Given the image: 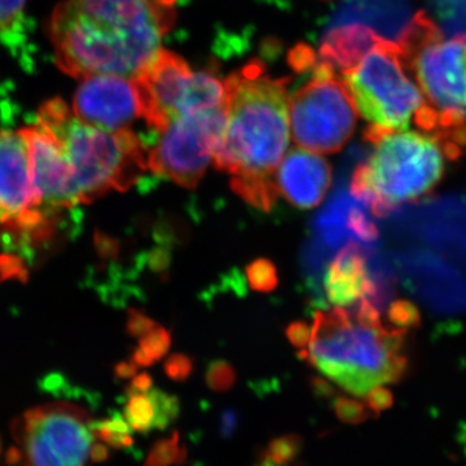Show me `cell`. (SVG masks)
Instances as JSON below:
<instances>
[{
	"mask_svg": "<svg viewBox=\"0 0 466 466\" xmlns=\"http://www.w3.org/2000/svg\"><path fill=\"white\" fill-rule=\"evenodd\" d=\"M175 18V0H63L48 34L66 75L133 78L161 51Z\"/></svg>",
	"mask_w": 466,
	"mask_h": 466,
	"instance_id": "6da1fadb",
	"label": "cell"
},
{
	"mask_svg": "<svg viewBox=\"0 0 466 466\" xmlns=\"http://www.w3.org/2000/svg\"><path fill=\"white\" fill-rule=\"evenodd\" d=\"M288 78L250 63L226 79V124L213 164L231 175V188L259 210L279 198L275 173L289 147Z\"/></svg>",
	"mask_w": 466,
	"mask_h": 466,
	"instance_id": "7a4b0ae2",
	"label": "cell"
},
{
	"mask_svg": "<svg viewBox=\"0 0 466 466\" xmlns=\"http://www.w3.org/2000/svg\"><path fill=\"white\" fill-rule=\"evenodd\" d=\"M406 329L385 324L376 303L318 311L312 323L308 359L319 372L349 394L370 392L400 381L406 373Z\"/></svg>",
	"mask_w": 466,
	"mask_h": 466,
	"instance_id": "3957f363",
	"label": "cell"
},
{
	"mask_svg": "<svg viewBox=\"0 0 466 466\" xmlns=\"http://www.w3.org/2000/svg\"><path fill=\"white\" fill-rule=\"evenodd\" d=\"M398 45L424 97L413 124L434 137L449 159L466 156V34L444 38L435 21L419 12Z\"/></svg>",
	"mask_w": 466,
	"mask_h": 466,
	"instance_id": "277c9868",
	"label": "cell"
},
{
	"mask_svg": "<svg viewBox=\"0 0 466 466\" xmlns=\"http://www.w3.org/2000/svg\"><path fill=\"white\" fill-rule=\"evenodd\" d=\"M38 124L60 142L76 205L91 204L110 191H127L148 167L144 146L133 131L86 124L63 100L43 104Z\"/></svg>",
	"mask_w": 466,
	"mask_h": 466,
	"instance_id": "5b68a950",
	"label": "cell"
},
{
	"mask_svg": "<svg viewBox=\"0 0 466 466\" xmlns=\"http://www.w3.org/2000/svg\"><path fill=\"white\" fill-rule=\"evenodd\" d=\"M373 146L352 174L351 193L377 217L426 198L443 179L449 157L431 134L397 131Z\"/></svg>",
	"mask_w": 466,
	"mask_h": 466,
	"instance_id": "8992f818",
	"label": "cell"
},
{
	"mask_svg": "<svg viewBox=\"0 0 466 466\" xmlns=\"http://www.w3.org/2000/svg\"><path fill=\"white\" fill-rule=\"evenodd\" d=\"M341 78L359 115L366 119L364 140L370 144L385 135L407 130L424 106L400 45L383 36Z\"/></svg>",
	"mask_w": 466,
	"mask_h": 466,
	"instance_id": "52a82bcc",
	"label": "cell"
},
{
	"mask_svg": "<svg viewBox=\"0 0 466 466\" xmlns=\"http://www.w3.org/2000/svg\"><path fill=\"white\" fill-rule=\"evenodd\" d=\"M9 460L29 465H84L97 443L95 421L84 407L66 401L30 408L11 426Z\"/></svg>",
	"mask_w": 466,
	"mask_h": 466,
	"instance_id": "ba28073f",
	"label": "cell"
},
{
	"mask_svg": "<svg viewBox=\"0 0 466 466\" xmlns=\"http://www.w3.org/2000/svg\"><path fill=\"white\" fill-rule=\"evenodd\" d=\"M147 126L161 134L174 119L226 106V86L216 76L193 72L184 58L161 50L133 76Z\"/></svg>",
	"mask_w": 466,
	"mask_h": 466,
	"instance_id": "9c48e42d",
	"label": "cell"
},
{
	"mask_svg": "<svg viewBox=\"0 0 466 466\" xmlns=\"http://www.w3.org/2000/svg\"><path fill=\"white\" fill-rule=\"evenodd\" d=\"M358 115L341 76L317 61L312 78L290 96V134L300 148L333 155L351 139Z\"/></svg>",
	"mask_w": 466,
	"mask_h": 466,
	"instance_id": "30bf717a",
	"label": "cell"
},
{
	"mask_svg": "<svg viewBox=\"0 0 466 466\" xmlns=\"http://www.w3.org/2000/svg\"><path fill=\"white\" fill-rule=\"evenodd\" d=\"M225 124L226 106L174 119L149 150L148 167L177 186L196 188L213 162Z\"/></svg>",
	"mask_w": 466,
	"mask_h": 466,
	"instance_id": "8fae6325",
	"label": "cell"
},
{
	"mask_svg": "<svg viewBox=\"0 0 466 466\" xmlns=\"http://www.w3.org/2000/svg\"><path fill=\"white\" fill-rule=\"evenodd\" d=\"M54 217L43 208L34 187L25 134L0 131V228L33 244L51 235Z\"/></svg>",
	"mask_w": 466,
	"mask_h": 466,
	"instance_id": "7c38bea8",
	"label": "cell"
},
{
	"mask_svg": "<svg viewBox=\"0 0 466 466\" xmlns=\"http://www.w3.org/2000/svg\"><path fill=\"white\" fill-rule=\"evenodd\" d=\"M72 109L86 124L108 131L130 130L142 116L134 79L116 75L86 76L76 88Z\"/></svg>",
	"mask_w": 466,
	"mask_h": 466,
	"instance_id": "4fadbf2b",
	"label": "cell"
},
{
	"mask_svg": "<svg viewBox=\"0 0 466 466\" xmlns=\"http://www.w3.org/2000/svg\"><path fill=\"white\" fill-rule=\"evenodd\" d=\"M29 143L33 182L48 213L76 207L72 177L57 137L38 124L23 128Z\"/></svg>",
	"mask_w": 466,
	"mask_h": 466,
	"instance_id": "5bb4252c",
	"label": "cell"
},
{
	"mask_svg": "<svg viewBox=\"0 0 466 466\" xmlns=\"http://www.w3.org/2000/svg\"><path fill=\"white\" fill-rule=\"evenodd\" d=\"M279 195L299 208H317L332 184V167L319 153L293 148L275 173Z\"/></svg>",
	"mask_w": 466,
	"mask_h": 466,
	"instance_id": "9a60e30c",
	"label": "cell"
},
{
	"mask_svg": "<svg viewBox=\"0 0 466 466\" xmlns=\"http://www.w3.org/2000/svg\"><path fill=\"white\" fill-rule=\"evenodd\" d=\"M328 300L337 308H354L364 300L376 303L377 288L370 278L366 253L355 242H349L337 253L324 275Z\"/></svg>",
	"mask_w": 466,
	"mask_h": 466,
	"instance_id": "2e32d148",
	"label": "cell"
},
{
	"mask_svg": "<svg viewBox=\"0 0 466 466\" xmlns=\"http://www.w3.org/2000/svg\"><path fill=\"white\" fill-rule=\"evenodd\" d=\"M380 36L375 30L361 24L336 27L321 42L320 60L341 76L366 56Z\"/></svg>",
	"mask_w": 466,
	"mask_h": 466,
	"instance_id": "e0dca14e",
	"label": "cell"
},
{
	"mask_svg": "<svg viewBox=\"0 0 466 466\" xmlns=\"http://www.w3.org/2000/svg\"><path fill=\"white\" fill-rule=\"evenodd\" d=\"M124 416L134 431L149 434L155 431H165L177 421L180 404L177 397L150 388L140 394L127 395Z\"/></svg>",
	"mask_w": 466,
	"mask_h": 466,
	"instance_id": "ac0fdd59",
	"label": "cell"
},
{
	"mask_svg": "<svg viewBox=\"0 0 466 466\" xmlns=\"http://www.w3.org/2000/svg\"><path fill=\"white\" fill-rule=\"evenodd\" d=\"M171 346V334L162 327H156L140 339L131 360L137 367H150L167 354Z\"/></svg>",
	"mask_w": 466,
	"mask_h": 466,
	"instance_id": "d6986e66",
	"label": "cell"
},
{
	"mask_svg": "<svg viewBox=\"0 0 466 466\" xmlns=\"http://www.w3.org/2000/svg\"><path fill=\"white\" fill-rule=\"evenodd\" d=\"M95 431L99 441L113 449L125 450L134 446L133 429L124 415L115 413L103 421H95Z\"/></svg>",
	"mask_w": 466,
	"mask_h": 466,
	"instance_id": "ffe728a7",
	"label": "cell"
},
{
	"mask_svg": "<svg viewBox=\"0 0 466 466\" xmlns=\"http://www.w3.org/2000/svg\"><path fill=\"white\" fill-rule=\"evenodd\" d=\"M303 441L300 435L287 434L269 441L259 458L262 465H288L299 458Z\"/></svg>",
	"mask_w": 466,
	"mask_h": 466,
	"instance_id": "44dd1931",
	"label": "cell"
},
{
	"mask_svg": "<svg viewBox=\"0 0 466 466\" xmlns=\"http://www.w3.org/2000/svg\"><path fill=\"white\" fill-rule=\"evenodd\" d=\"M186 460L187 449L180 444L179 434L174 433L171 437L156 441L148 453L146 464L150 466L184 464Z\"/></svg>",
	"mask_w": 466,
	"mask_h": 466,
	"instance_id": "7402d4cb",
	"label": "cell"
},
{
	"mask_svg": "<svg viewBox=\"0 0 466 466\" xmlns=\"http://www.w3.org/2000/svg\"><path fill=\"white\" fill-rule=\"evenodd\" d=\"M247 278L251 289L259 293H269L279 285L278 268L272 260L258 258L247 267Z\"/></svg>",
	"mask_w": 466,
	"mask_h": 466,
	"instance_id": "603a6c76",
	"label": "cell"
},
{
	"mask_svg": "<svg viewBox=\"0 0 466 466\" xmlns=\"http://www.w3.org/2000/svg\"><path fill=\"white\" fill-rule=\"evenodd\" d=\"M205 379L210 390L226 392L235 386L236 370L228 361L218 359L208 364Z\"/></svg>",
	"mask_w": 466,
	"mask_h": 466,
	"instance_id": "cb8c5ba5",
	"label": "cell"
},
{
	"mask_svg": "<svg viewBox=\"0 0 466 466\" xmlns=\"http://www.w3.org/2000/svg\"><path fill=\"white\" fill-rule=\"evenodd\" d=\"M164 370L168 379L175 382H184L192 375L193 360L188 355L177 352V354L167 358Z\"/></svg>",
	"mask_w": 466,
	"mask_h": 466,
	"instance_id": "d4e9b609",
	"label": "cell"
},
{
	"mask_svg": "<svg viewBox=\"0 0 466 466\" xmlns=\"http://www.w3.org/2000/svg\"><path fill=\"white\" fill-rule=\"evenodd\" d=\"M334 410L336 415L342 420L343 422L348 424H357V422L363 421L366 417V410L358 401L349 400V398H339L334 401Z\"/></svg>",
	"mask_w": 466,
	"mask_h": 466,
	"instance_id": "484cf974",
	"label": "cell"
},
{
	"mask_svg": "<svg viewBox=\"0 0 466 466\" xmlns=\"http://www.w3.org/2000/svg\"><path fill=\"white\" fill-rule=\"evenodd\" d=\"M157 327L153 319L147 317L144 312L139 309H130L127 314V320H126V330L135 339H142L150 330Z\"/></svg>",
	"mask_w": 466,
	"mask_h": 466,
	"instance_id": "4316f807",
	"label": "cell"
},
{
	"mask_svg": "<svg viewBox=\"0 0 466 466\" xmlns=\"http://www.w3.org/2000/svg\"><path fill=\"white\" fill-rule=\"evenodd\" d=\"M312 336V325L305 321H294L287 328V337L291 345L297 349H306Z\"/></svg>",
	"mask_w": 466,
	"mask_h": 466,
	"instance_id": "83f0119b",
	"label": "cell"
},
{
	"mask_svg": "<svg viewBox=\"0 0 466 466\" xmlns=\"http://www.w3.org/2000/svg\"><path fill=\"white\" fill-rule=\"evenodd\" d=\"M26 0H0V30L5 29L23 14Z\"/></svg>",
	"mask_w": 466,
	"mask_h": 466,
	"instance_id": "f1b7e54d",
	"label": "cell"
},
{
	"mask_svg": "<svg viewBox=\"0 0 466 466\" xmlns=\"http://www.w3.org/2000/svg\"><path fill=\"white\" fill-rule=\"evenodd\" d=\"M171 262L170 250L167 248H156L146 254V263L152 271H167Z\"/></svg>",
	"mask_w": 466,
	"mask_h": 466,
	"instance_id": "f546056e",
	"label": "cell"
},
{
	"mask_svg": "<svg viewBox=\"0 0 466 466\" xmlns=\"http://www.w3.org/2000/svg\"><path fill=\"white\" fill-rule=\"evenodd\" d=\"M96 247L104 258H115L116 254L119 253L118 241L106 235L96 236Z\"/></svg>",
	"mask_w": 466,
	"mask_h": 466,
	"instance_id": "4dcf8cb0",
	"label": "cell"
},
{
	"mask_svg": "<svg viewBox=\"0 0 466 466\" xmlns=\"http://www.w3.org/2000/svg\"><path fill=\"white\" fill-rule=\"evenodd\" d=\"M150 388H153L152 376L146 372L140 373V375L135 376L130 385L126 388V397L148 391Z\"/></svg>",
	"mask_w": 466,
	"mask_h": 466,
	"instance_id": "1f68e13d",
	"label": "cell"
},
{
	"mask_svg": "<svg viewBox=\"0 0 466 466\" xmlns=\"http://www.w3.org/2000/svg\"><path fill=\"white\" fill-rule=\"evenodd\" d=\"M238 426V415L232 410H227L220 417V434L228 438L235 433Z\"/></svg>",
	"mask_w": 466,
	"mask_h": 466,
	"instance_id": "d6a6232c",
	"label": "cell"
},
{
	"mask_svg": "<svg viewBox=\"0 0 466 466\" xmlns=\"http://www.w3.org/2000/svg\"><path fill=\"white\" fill-rule=\"evenodd\" d=\"M137 364L133 360L122 361L116 366V376L121 380L134 379L137 373Z\"/></svg>",
	"mask_w": 466,
	"mask_h": 466,
	"instance_id": "836d02e7",
	"label": "cell"
},
{
	"mask_svg": "<svg viewBox=\"0 0 466 466\" xmlns=\"http://www.w3.org/2000/svg\"><path fill=\"white\" fill-rule=\"evenodd\" d=\"M311 386L312 389H314L315 394L321 395V397L329 395L330 392L333 391L332 386L327 381H324L323 379H319V377H314V379L311 380Z\"/></svg>",
	"mask_w": 466,
	"mask_h": 466,
	"instance_id": "e575fe53",
	"label": "cell"
}]
</instances>
